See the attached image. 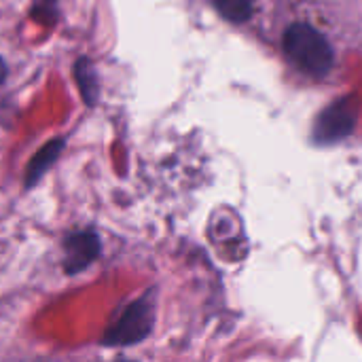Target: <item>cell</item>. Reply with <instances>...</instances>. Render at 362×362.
I'll return each instance as SVG.
<instances>
[{"instance_id": "1", "label": "cell", "mask_w": 362, "mask_h": 362, "mask_svg": "<svg viewBox=\"0 0 362 362\" xmlns=\"http://www.w3.org/2000/svg\"><path fill=\"white\" fill-rule=\"evenodd\" d=\"M284 47L291 59L312 76H325L331 70L333 53L320 32L308 23H295L284 36Z\"/></svg>"}, {"instance_id": "2", "label": "cell", "mask_w": 362, "mask_h": 362, "mask_svg": "<svg viewBox=\"0 0 362 362\" xmlns=\"http://www.w3.org/2000/svg\"><path fill=\"white\" fill-rule=\"evenodd\" d=\"M354 121H356V104L352 100H341L320 117L316 127V138L322 142L339 140L352 132Z\"/></svg>"}, {"instance_id": "3", "label": "cell", "mask_w": 362, "mask_h": 362, "mask_svg": "<svg viewBox=\"0 0 362 362\" xmlns=\"http://www.w3.org/2000/svg\"><path fill=\"white\" fill-rule=\"evenodd\" d=\"M151 331V308L146 301L134 303L119 320V325L112 329L108 341L112 344H134L148 335Z\"/></svg>"}, {"instance_id": "4", "label": "cell", "mask_w": 362, "mask_h": 362, "mask_svg": "<svg viewBox=\"0 0 362 362\" xmlns=\"http://www.w3.org/2000/svg\"><path fill=\"white\" fill-rule=\"evenodd\" d=\"M70 250H72L70 263H72V272H74V269H81L91 257H95V252H98V242H95V238H91V235H78V238H74V240L70 242Z\"/></svg>"}, {"instance_id": "5", "label": "cell", "mask_w": 362, "mask_h": 362, "mask_svg": "<svg viewBox=\"0 0 362 362\" xmlns=\"http://www.w3.org/2000/svg\"><path fill=\"white\" fill-rule=\"evenodd\" d=\"M214 6L221 11L223 17L231 19V21H244L250 17L252 4L250 0H212Z\"/></svg>"}, {"instance_id": "6", "label": "cell", "mask_w": 362, "mask_h": 362, "mask_svg": "<svg viewBox=\"0 0 362 362\" xmlns=\"http://www.w3.org/2000/svg\"><path fill=\"white\" fill-rule=\"evenodd\" d=\"M78 83H81V91L85 95V100L91 104L95 100V93H98V85H95V74H93V68L87 59H81L78 62Z\"/></svg>"}, {"instance_id": "7", "label": "cell", "mask_w": 362, "mask_h": 362, "mask_svg": "<svg viewBox=\"0 0 362 362\" xmlns=\"http://www.w3.org/2000/svg\"><path fill=\"white\" fill-rule=\"evenodd\" d=\"M4 76H6V66H4V62L0 59V83L4 81Z\"/></svg>"}]
</instances>
